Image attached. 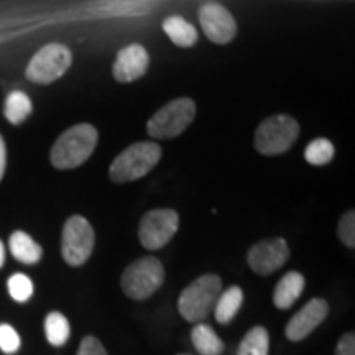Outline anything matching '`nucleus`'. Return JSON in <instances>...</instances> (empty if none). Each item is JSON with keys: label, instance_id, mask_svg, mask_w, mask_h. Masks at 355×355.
Masks as SVG:
<instances>
[{"label": "nucleus", "instance_id": "obj_1", "mask_svg": "<svg viewBox=\"0 0 355 355\" xmlns=\"http://www.w3.org/2000/svg\"><path fill=\"white\" fill-rule=\"evenodd\" d=\"M97 139L99 135L91 123H78L68 128L53 145L50 155L53 166L58 170H73L81 166L94 153Z\"/></svg>", "mask_w": 355, "mask_h": 355}, {"label": "nucleus", "instance_id": "obj_2", "mask_svg": "<svg viewBox=\"0 0 355 355\" xmlns=\"http://www.w3.org/2000/svg\"><path fill=\"white\" fill-rule=\"evenodd\" d=\"M162 158V148L155 141H139L117 155L110 165L114 183H128L148 175Z\"/></svg>", "mask_w": 355, "mask_h": 355}, {"label": "nucleus", "instance_id": "obj_3", "mask_svg": "<svg viewBox=\"0 0 355 355\" xmlns=\"http://www.w3.org/2000/svg\"><path fill=\"white\" fill-rule=\"evenodd\" d=\"M220 291L222 282L217 275H202L181 293L178 311L188 322H201L214 311Z\"/></svg>", "mask_w": 355, "mask_h": 355}, {"label": "nucleus", "instance_id": "obj_4", "mask_svg": "<svg viewBox=\"0 0 355 355\" xmlns=\"http://www.w3.org/2000/svg\"><path fill=\"white\" fill-rule=\"evenodd\" d=\"M196 117V104L189 97H180L168 102L152 115L146 132L152 139L168 140L181 135Z\"/></svg>", "mask_w": 355, "mask_h": 355}, {"label": "nucleus", "instance_id": "obj_5", "mask_svg": "<svg viewBox=\"0 0 355 355\" xmlns=\"http://www.w3.org/2000/svg\"><path fill=\"white\" fill-rule=\"evenodd\" d=\"M165 282V268L155 257H141L122 273L121 286L128 298L144 301L153 295Z\"/></svg>", "mask_w": 355, "mask_h": 355}, {"label": "nucleus", "instance_id": "obj_6", "mask_svg": "<svg viewBox=\"0 0 355 355\" xmlns=\"http://www.w3.org/2000/svg\"><path fill=\"white\" fill-rule=\"evenodd\" d=\"M300 135V125L291 115H272L255 132V148L261 155H279L291 148Z\"/></svg>", "mask_w": 355, "mask_h": 355}, {"label": "nucleus", "instance_id": "obj_7", "mask_svg": "<svg viewBox=\"0 0 355 355\" xmlns=\"http://www.w3.org/2000/svg\"><path fill=\"white\" fill-rule=\"evenodd\" d=\"M96 234L92 225L83 216H71L63 227L61 252L63 259L71 266L86 263L94 250Z\"/></svg>", "mask_w": 355, "mask_h": 355}, {"label": "nucleus", "instance_id": "obj_8", "mask_svg": "<svg viewBox=\"0 0 355 355\" xmlns=\"http://www.w3.org/2000/svg\"><path fill=\"white\" fill-rule=\"evenodd\" d=\"M71 63H73V55L64 44H46L26 66V78L37 84H51L63 76Z\"/></svg>", "mask_w": 355, "mask_h": 355}, {"label": "nucleus", "instance_id": "obj_9", "mask_svg": "<svg viewBox=\"0 0 355 355\" xmlns=\"http://www.w3.org/2000/svg\"><path fill=\"white\" fill-rule=\"evenodd\" d=\"M180 227V216L173 209H153L141 217L139 239L148 250H159L175 237Z\"/></svg>", "mask_w": 355, "mask_h": 355}, {"label": "nucleus", "instance_id": "obj_10", "mask_svg": "<svg viewBox=\"0 0 355 355\" xmlns=\"http://www.w3.org/2000/svg\"><path fill=\"white\" fill-rule=\"evenodd\" d=\"M288 257H290V248L285 239H272V241L255 243L248 250L247 261L257 275H270L282 268L286 263Z\"/></svg>", "mask_w": 355, "mask_h": 355}, {"label": "nucleus", "instance_id": "obj_11", "mask_svg": "<svg viewBox=\"0 0 355 355\" xmlns=\"http://www.w3.org/2000/svg\"><path fill=\"white\" fill-rule=\"evenodd\" d=\"M199 21L206 37L217 44L232 42L237 35V24L227 8L219 3H206L199 10Z\"/></svg>", "mask_w": 355, "mask_h": 355}, {"label": "nucleus", "instance_id": "obj_12", "mask_svg": "<svg viewBox=\"0 0 355 355\" xmlns=\"http://www.w3.org/2000/svg\"><path fill=\"white\" fill-rule=\"evenodd\" d=\"M329 306L321 298L308 301L286 324L285 334L291 343H300L308 337L327 318Z\"/></svg>", "mask_w": 355, "mask_h": 355}, {"label": "nucleus", "instance_id": "obj_13", "mask_svg": "<svg viewBox=\"0 0 355 355\" xmlns=\"http://www.w3.org/2000/svg\"><path fill=\"white\" fill-rule=\"evenodd\" d=\"M148 64V51L141 44H128L117 53L112 74L119 83H132L144 76Z\"/></svg>", "mask_w": 355, "mask_h": 355}, {"label": "nucleus", "instance_id": "obj_14", "mask_svg": "<svg viewBox=\"0 0 355 355\" xmlns=\"http://www.w3.org/2000/svg\"><path fill=\"white\" fill-rule=\"evenodd\" d=\"M304 277L300 272H288L279 279L273 293V303L278 309H288L295 304L304 290Z\"/></svg>", "mask_w": 355, "mask_h": 355}, {"label": "nucleus", "instance_id": "obj_15", "mask_svg": "<svg viewBox=\"0 0 355 355\" xmlns=\"http://www.w3.org/2000/svg\"><path fill=\"white\" fill-rule=\"evenodd\" d=\"M8 245H10L12 255L25 265L38 263L43 257V248L28 234L21 232V230H17L10 235Z\"/></svg>", "mask_w": 355, "mask_h": 355}, {"label": "nucleus", "instance_id": "obj_16", "mask_svg": "<svg viewBox=\"0 0 355 355\" xmlns=\"http://www.w3.org/2000/svg\"><path fill=\"white\" fill-rule=\"evenodd\" d=\"M243 303V291L241 286H230L220 291L214 306V316L219 324H229L239 313Z\"/></svg>", "mask_w": 355, "mask_h": 355}, {"label": "nucleus", "instance_id": "obj_17", "mask_svg": "<svg viewBox=\"0 0 355 355\" xmlns=\"http://www.w3.org/2000/svg\"><path fill=\"white\" fill-rule=\"evenodd\" d=\"M163 32L170 40L181 48H191L198 42V30L189 21H186L183 17L171 15L163 21Z\"/></svg>", "mask_w": 355, "mask_h": 355}, {"label": "nucleus", "instance_id": "obj_18", "mask_svg": "<svg viewBox=\"0 0 355 355\" xmlns=\"http://www.w3.org/2000/svg\"><path fill=\"white\" fill-rule=\"evenodd\" d=\"M191 340H193L194 349L201 355H220L224 352V343L207 324L198 322L191 331Z\"/></svg>", "mask_w": 355, "mask_h": 355}, {"label": "nucleus", "instance_id": "obj_19", "mask_svg": "<svg viewBox=\"0 0 355 355\" xmlns=\"http://www.w3.org/2000/svg\"><path fill=\"white\" fill-rule=\"evenodd\" d=\"M71 334V326L69 321L66 319L64 314L53 311L44 319V336L46 340L55 347H61L68 343Z\"/></svg>", "mask_w": 355, "mask_h": 355}, {"label": "nucleus", "instance_id": "obj_20", "mask_svg": "<svg viewBox=\"0 0 355 355\" xmlns=\"http://www.w3.org/2000/svg\"><path fill=\"white\" fill-rule=\"evenodd\" d=\"M32 101L30 97L21 91H12L10 94L7 96L6 101V109H3V114H6V119L13 125H19L32 114Z\"/></svg>", "mask_w": 355, "mask_h": 355}, {"label": "nucleus", "instance_id": "obj_21", "mask_svg": "<svg viewBox=\"0 0 355 355\" xmlns=\"http://www.w3.org/2000/svg\"><path fill=\"white\" fill-rule=\"evenodd\" d=\"M270 336L263 326H255L243 336L237 355H268Z\"/></svg>", "mask_w": 355, "mask_h": 355}, {"label": "nucleus", "instance_id": "obj_22", "mask_svg": "<svg viewBox=\"0 0 355 355\" xmlns=\"http://www.w3.org/2000/svg\"><path fill=\"white\" fill-rule=\"evenodd\" d=\"M304 158L309 165L322 166L334 158V145L327 139H316L306 146Z\"/></svg>", "mask_w": 355, "mask_h": 355}, {"label": "nucleus", "instance_id": "obj_23", "mask_svg": "<svg viewBox=\"0 0 355 355\" xmlns=\"http://www.w3.org/2000/svg\"><path fill=\"white\" fill-rule=\"evenodd\" d=\"M8 293L17 303H25L33 296V282L24 273H15L7 282Z\"/></svg>", "mask_w": 355, "mask_h": 355}, {"label": "nucleus", "instance_id": "obj_24", "mask_svg": "<svg viewBox=\"0 0 355 355\" xmlns=\"http://www.w3.org/2000/svg\"><path fill=\"white\" fill-rule=\"evenodd\" d=\"M21 345L20 336L10 324H0V350L6 354L19 352Z\"/></svg>", "mask_w": 355, "mask_h": 355}, {"label": "nucleus", "instance_id": "obj_25", "mask_svg": "<svg viewBox=\"0 0 355 355\" xmlns=\"http://www.w3.org/2000/svg\"><path fill=\"white\" fill-rule=\"evenodd\" d=\"M337 235H339L340 241L344 242V245L349 248L355 247V212L349 211L343 216V219L339 222V227H337Z\"/></svg>", "mask_w": 355, "mask_h": 355}, {"label": "nucleus", "instance_id": "obj_26", "mask_svg": "<svg viewBox=\"0 0 355 355\" xmlns=\"http://www.w3.org/2000/svg\"><path fill=\"white\" fill-rule=\"evenodd\" d=\"M76 355H109L104 345L94 336H86L79 344Z\"/></svg>", "mask_w": 355, "mask_h": 355}, {"label": "nucleus", "instance_id": "obj_27", "mask_svg": "<svg viewBox=\"0 0 355 355\" xmlns=\"http://www.w3.org/2000/svg\"><path fill=\"white\" fill-rule=\"evenodd\" d=\"M336 355H355V336L354 332L344 334L340 337L339 344L336 347Z\"/></svg>", "mask_w": 355, "mask_h": 355}, {"label": "nucleus", "instance_id": "obj_28", "mask_svg": "<svg viewBox=\"0 0 355 355\" xmlns=\"http://www.w3.org/2000/svg\"><path fill=\"white\" fill-rule=\"evenodd\" d=\"M7 166V150H6V141H3V137L0 135V180L3 178V173H6Z\"/></svg>", "mask_w": 355, "mask_h": 355}, {"label": "nucleus", "instance_id": "obj_29", "mask_svg": "<svg viewBox=\"0 0 355 355\" xmlns=\"http://www.w3.org/2000/svg\"><path fill=\"white\" fill-rule=\"evenodd\" d=\"M3 263H6V248H3V243L0 241V268H2Z\"/></svg>", "mask_w": 355, "mask_h": 355}, {"label": "nucleus", "instance_id": "obj_30", "mask_svg": "<svg viewBox=\"0 0 355 355\" xmlns=\"http://www.w3.org/2000/svg\"><path fill=\"white\" fill-rule=\"evenodd\" d=\"M180 355H186V354H180Z\"/></svg>", "mask_w": 355, "mask_h": 355}]
</instances>
